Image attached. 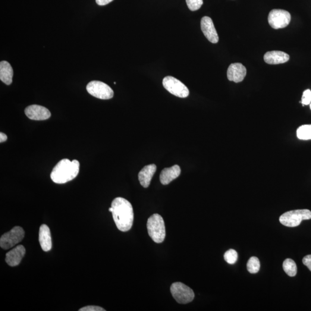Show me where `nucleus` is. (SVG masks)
Instances as JSON below:
<instances>
[{
  "label": "nucleus",
  "mask_w": 311,
  "mask_h": 311,
  "mask_svg": "<svg viewBox=\"0 0 311 311\" xmlns=\"http://www.w3.org/2000/svg\"><path fill=\"white\" fill-rule=\"evenodd\" d=\"M26 249L22 245L14 248L6 254L5 261L9 266L15 267L19 265L26 254Z\"/></svg>",
  "instance_id": "obj_13"
},
{
  "label": "nucleus",
  "mask_w": 311,
  "mask_h": 311,
  "mask_svg": "<svg viewBox=\"0 0 311 311\" xmlns=\"http://www.w3.org/2000/svg\"><path fill=\"white\" fill-rule=\"evenodd\" d=\"M80 163L76 160L71 162L62 159L53 169L50 178L55 183L64 184L73 180L79 173Z\"/></svg>",
  "instance_id": "obj_2"
},
{
  "label": "nucleus",
  "mask_w": 311,
  "mask_h": 311,
  "mask_svg": "<svg viewBox=\"0 0 311 311\" xmlns=\"http://www.w3.org/2000/svg\"><path fill=\"white\" fill-rule=\"evenodd\" d=\"M283 269L286 273L290 276L296 275L297 268L296 263L293 260L288 258L285 259L283 263Z\"/></svg>",
  "instance_id": "obj_19"
},
{
  "label": "nucleus",
  "mask_w": 311,
  "mask_h": 311,
  "mask_svg": "<svg viewBox=\"0 0 311 311\" xmlns=\"http://www.w3.org/2000/svg\"><path fill=\"white\" fill-rule=\"evenodd\" d=\"M24 229L20 227H15L7 233L2 235L0 238V246L4 250L11 249L19 243L24 238Z\"/></svg>",
  "instance_id": "obj_7"
},
{
  "label": "nucleus",
  "mask_w": 311,
  "mask_h": 311,
  "mask_svg": "<svg viewBox=\"0 0 311 311\" xmlns=\"http://www.w3.org/2000/svg\"><path fill=\"white\" fill-rule=\"evenodd\" d=\"M290 56L287 53L281 51L267 52L264 55V61L270 65L284 64L290 60Z\"/></svg>",
  "instance_id": "obj_14"
},
{
  "label": "nucleus",
  "mask_w": 311,
  "mask_h": 311,
  "mask_svg": "<svg viewBox=\"0 0 311 311\" xmlns=\"http://www.w3.org/2000/svg\"><path fill=\"white\" fill-rule=\"evenodd\" d=\"M109 211L112 213L116 226L119 231H129L133 224L134 212L133 206L129 201L122 197L113 200Z\"/></svg>",
  "instance_id": "obj_1"
},
{
  "label": "nucleus",
  "mask_w": 311,
  "mask_h": 311,
  "mask_svg": "<svg viewBox=\"0 0 311 311\" xmlns=\"http://www.w3.org/2000/svg\"><path fill=\"white\" fill-rule=\"evenodd\" d=\"M163 85L165 90L176 96L185 98L189 95L187 87L174 77H165L163 80Z\"/></svg>",
  "instance_id": "obj_8"
},
{
  "label": "nucleus",
  "mask_w": 311,
  "mask_h": 311,
  "mask_svg": "<svg viewBox=\"0 0 311 311\" xmlns=\"http://www.w3.org/2000/svg\"><path fill=\"white\" fill-rule=\"evenodd\" d=\"M297 136L300 140H311V125H305L298 128Z\"/></svg>",
  "instance_id": "obj_20"
},
{
  "label": "nucleus",
  "mask_w": 311,
  "mask_h": 311,
  "mask_svg": "<svg viewBox=\"0 0 311 311\" xmlns=\"http://www.w3.org/2000/svg\"><path fill=\"white\" fill-rule=\"evenodd\" d=\"M311 219V212L308 209L292 210L284 213L279 218V222L288 227H296L301 221Z\"/></svg>",
  "instance_id": "obj_4"
},
{
  "label": "nucleus",
  "mask_w": 311,
  "mask_h": 311,
  "mask_svg": "<svg viewBox=\"0 0 311 311\" xmlns=\"http://www.w3.org/2000/svg\"><path fill=\"white\" fill-rule=\"evenodd\" d=\"M291 20L290 12L282 9H273L270 12L268 17L270 26L276 30L287 27Z\"/></svg>",
  "instance_id": "obj_9"
},
{
  "label": "nucleus",
  "mask_w": 311,
  "mask_h": 311,
  "mask_svg": "<svg viewBox=\"0 0 311 311\" xmlns=\"http://www.w3.org/2000/svg\"><path fill=\"white\" fill-rule=\"evenodd\" d=\"M86 89L90 95L100 99H110L114 96V91L111 88L102 81H91Z\"/></svg>",
  "instance_id": "obj_6"
},
{
  "label": "nucleus",
  "mask_w": 311,
  "mask_h": 311,
  "mask_svg": "<svg viewBox=\"0 0 311 311\" xmlns=\"http://www.w3.org/2000/svg\"><path fill=\"white\" fill-rule=\"evenodd\" d=\"M113 0H96V2L97 5L103 6L109 4Z\"/></svg>",
  "instance_id": "obj_27"
},
{
  "label": "nucleus",
  "mask_w": 311,
  "mask_h": 311,
  "mask_svg": "<svg viewBox=\"0 0 311 311\" xmlns=\"http://www.w3.org/2000/svg\"><path fill=\"white\" fill-rule=\"evenodd\" d=\"M14 72L11 65L7 61L0 62V79L5 84L9 85L12 83Z\"/></svg>",
  "instance_id": "obj_18"
},
{
  "label": "nucleus",
  "mask_w": 311,
  "mask_h": 311,
  "mask_svg": "<svg viewBox=\"0 0 311 311\" xmlns=\"http://www.w3.org/2000/svg\"><path fill=\"white\" fill-rule=\"evenodd\" d=\"M156 165H147L141 169L138 174V180L143 187L147 188L149 186L150 182L154 174L156 171Z\"/></svg>",
  "instance_id": "obj_17"
},
{
  "label": "nucleus",
  "mask_w": 311,
  "mask_h": 311,
  "mask_svg": "<svg viewBox=\"0 0 311 311\" xmlns=\"http://www.w3.org/2000/svg\"><path fill=\"white\" fill-rule=\"evenodd\" d=\"M79 311H105L106 310L103 308L99 307V306H89L87 307H85L83 308H81L79 310Z\"/></svg>",
  "instance_id": "obj_25"
},
{
  "label": "nucleus",
  "mask_w": 311,
  "mask_h": 311,
  "mask_svg": "<svg viewBox=\"0 0 311 311\" xmlns=\"http://www.w3.org/2000/svg\"><path fill=\"white\" fill-rule=\"evenodd\" d=\"M147 229L149 237L156 243H162L165 238L164 220L159 214H154L147 220Z\"/></svg>",
  "instance_id": "obj_3"
},
{
  "label": "nucleus",
  "mask_w": 311,
  "mask_h": 311,
  "mask_svg": "<svg viewBox=\"0 0 311 311\" xmlns=\"http://www.w3.org/2000/svg\"><path fill=\"white\" fill-rule=\"evenodd\" d=\"M247 74V69L240 63H234L229 65L227 71L228 79L235 83L241 82Z\"/></svg>",
  "instance_id": "obj_12"
},
{
  "label": "nucleus",
  "mask_w": 311,
  "mask_h": 311,
  "mask_svg": "<svg viewBox=\"0 0 311 311\" xmlns=\"http://www.w3.org/2000/svg\"><path fill=\"white\" fill-rule=\"evenodd\" d=\"M170 291L173 297L178 303L187 304L194 300V293L191 289L182 282H175L171 286Z\"/></svg>",
  "instance_id": "obj_5"
},
{
  "label": "nucleus",
  "mask_w": 311,
  "mask_h": 311,
  "mask_svg": "<svg viewBox=\"0 0 311 311\" xmlns=\"http://www.w3.org/2000/svg\"><path fill=\"white\" fill-rule=\"evenodd\" d=\"M201 27L204 36L209 42L212 43L219 42L218 34L211 18L207 17L202 18L201 21Z\"/></svg>",
  "instance_id": "obj_11"
},
{
  "label": "nucleus",
  "mask_w": 311,
  "mask_h": 311,
  "mask_svg": "<svg viewBox=\"0 0 311 311\" xmlns=\"http://www.w3.org/2000/svg\"><path fill=\"white\" fill-rule=\"evenodd\" d=\"M303 263L311 272V255H308L304 256L303 259Z\"/></svg>",
  "instance_id": "obj_26"
},
{
  "label": "nucleus",
  "mask_w": 311,
  "mask_h": 311,
  "mask_svg": "<svg viewBox=\"0 0 311 311\" xmlns=\"http://www.w3.org/2000/svg\"><path fill=\"white\" fill-rule=\"evenodd\" d=\"M7 139L8 137L7 135L3 133H0V142H5V141H7Z\"/></svg>",
  "instance_id": "obj_28"
},
{
  "label": "nucleus",
  "mask_w": 311,
  "mask_h": 311,
  "mask_svg": "<svg viewBox=\"0 0 311 311\" xmlns=\"http://www.w3.org/2000/svg\"><path fill=\"white\" fill-rule=\"evenodd\" d=\"M310 109L311 110V103H310Z\"/></svg>",
  "instance_id": "obj_29"
},
{
  "label": "nucleus",
  "mask_w": 311,
  "mask_h": 311,
  "mask_svg": "<svg viewBox=\"0 0 311 311\" xmlns=\"http://www.w3.org/2000/svg\"><path fill=\"white\" fill-rule=\"evenodd\" d=\"M187 7L191 11L199 10L203 4V0H186Z\"/></svg>",
  "instance_id": "obj_23"
},
{
  "label": "nucleus",
  "mask_w": 311,
  "mask_h": 311,
  "mask_svg": "<svg viewBox=\"0 0 311 311\" xmlns=\"http://www.w3.org/2000/svg\"><path fill=\"white\" fill-rule=\"evenodd\" d=\"M181 173L180 166L175 165L170 168L163 169L160 175V180L163 185H167L177 179Z\"/></svg>",
  "instance_id": "obj_15"
},
{
  "label": "nucleus",
  "mask_w": 311,
  "mask_h": 311,
  "mask_svg": "<svg viewBox=\"0 0 311 311\" xmlns=\"http://www.w3.org/2000/svg\"><path fill=\"white\" fill-rule=\"evenodd\" d=\"M301 103L303 105H309L311 103V91L310 90H307L304 91L303 94L302 99H301Z\"/></svg>",
  "instance_id": "obj_24"
},
{
  "label": "nucleus",
  "mask_w": 311,
  "mask_h": 311,
  "mask_svg": "<svg viewBox=\"0 0 311 311\" xmlns=\"http://www.w3.org/2000/svg\"><path fill=\"white\" fill-rule=\"evenodd\" d=\"M260 264L259 260L256 256L251 257L247 264L248 271L251 274H256L259 271Z\"/></svg>",
  "instance_id": "obj_21"
},
{
  "label": "nucleus",
  "mask_w": 311,
  "mask_h": 311,
  "mask_svg": "<svg viewBox=\"0 0 311 311\" xmlns=\"http://www.w3.org/2000/svg\"><path fill=\"white\" fill-rule=\"evenodd\" d=\"M39 241L43 251L45 252L51 250L52 241L51 233L48 225L43 224L40 226L39 232Z\"/></svg>",
  "instance_id": "obj_16"
},
{
  "label": "nucleus",
  "mask_w": 311,
  "mask_h": 311,
  "mask_svg": "<svg viewBox=\"0 0 311 311\" xmlns=\"http://www.w3.org/2000/svg\"><path fill=\"white\" fill-rule=\"evenodd\" d=\"M25 114L31 120L44 121L51 117V112L48 109L39 105H34L25 109Z\"/></svg>",
  "instance_id": "obj_10"
},
{
  "label": "nucleus",
  "mask_w": 311,
  "mask_h": 311,
  "mask_svg": "<svg viewBox=\"0 0 311 311\" xmlns=\"http://www.w3.org/2000/svg\"><path fill=\"white\" fill-rule=\"evenodd\" d=\"M224 257L226 262L231 265H233L237 261L238 254L235 250L230 249L224 254Z\"/></svg>",
  "instance_id": "obj_22"
}]
</instances>
